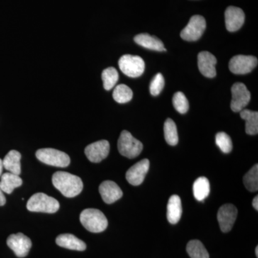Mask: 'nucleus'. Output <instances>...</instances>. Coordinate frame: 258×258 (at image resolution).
I'll use <instances>...</instances> for the list:
<instances>
[{"instance_id": "5701e85b", "label": "nucleus", "mask_w": 258, "mask_h": 258, "mask_svg": "<svg viewBox=\"0 0 258 258\" xmlns=\"http://www.w3.org/2000/svg\"><path fill=\"white\" fill-rule=\"evenodd\" d=\"M210 192V181L205 176L199 177L193 184L194 196L198 201H203Z\"/></svg>"}, {"instance_id": "b1692460", "label": "nucleus", "mask_w": 258, "mask_h": 258, "mask_svg": "<svg viewBox=\"0 0 258 258\" xmlns=\"http://www.w3.org/2000/svg\"><path fill=\"white\" fill-rule=\"evenodd\" d=\"M164 132L166 143L170 146H176L179 142V136L174 120L171 118H167L166 120L164 125Z\"/></svg>"}, {"instance_id": "a878e982", "label": "nucleus", "mask_w": 258, "mask_h": 258, "mask_svg": "<svg viewBox=\"0 0 258 258\" xmlns=\"http://www.w3.org/2000/svg\"><path fill=\"white\" fill-rule=\"evenodd\" d=\"M113 98L117 103H128L133 98V91L126 85L120 84L115 88Z\"/></svg>"}, {"instance_id": "7ed1b4c3", "label": "nucleus", "mask_w": 258, "mask_h": 258, "mask_svg": "<svg viewBox=\"0 0 258 258\" xmlns=\"http://www.w3.org/2000/svg\"><path fill=\"white\" fill-rule=\"evenodd\" d=\"M29 211L55 213L60 208V204L55 198L44 193H37L29 199L27 203Z\"/></svg>"}, {"instance_id": "7c9ffc66", "label": "nucleus", "mask_w": 258, "mask_h": 258, "mask_svg": "<svg viewBox=\"0 0 258 258\" xmlns=\"http://www.w3.org/2000/svg\"><path fill=\"white\" fill-rule=\"evenodd\" d=\"M164 87V79L161 74H157L152 79L150 84V93L152 96H157Z\"/></svg>"}, {"instance_id": "0eeeda50", "label": "nucleus", "mask_w": 258, "mask_h": 258, "mask_svg": "<svg viewBox=\"0 0 258 258\" xmlns=\"http://www.w3.org/2000/svg\"><path fill=\"white\" fill-rule=\"evenodd\" d=\"M206 29V21L201 15H194L189 23L180 33V36L186 41H197L203 36Z\"/></svg>"}, {"instance_id": "9d476101", "label": "nucleus", "mask_w": 258, "mask_h": 258, "mask_svg": "<svg viewBox=\"0 0 258 258\" xmlns=\"http://www.w3.org/2000/svg\"><path fill=\"white\" fill-rule=\"evenodd\" d=\"M7 244L18 257H26L32 247L31 240L23 233L10 235Z\"/></svg>"}, {"instance_id": "aec40b11", "label": "nucleus", "mask_w": 258, "mask_h": 258, "mask_svg": "<svg viewBox=\"0 0 258 258\" xmlns=\"http://www.w3.org/2000/svg\"><path fill=\"white\" fill-rule=\"evenodd\" d=\"M21 154L16 150L10 151L3 160V167L10 173L20 176L21 174Z\"/></svg>"}, {"instance_id": "a211bd4d", "label": "nucleus", "mask_w": 258, "mask_h": 258, "mask_svg": "<svg viewBox=\"0 0 258 258\" xmlns=\"http://www.w3.org/2000/svg\"><path fill=\"white\" fill-rule=\"evenodd\" d=\"M56 243L60 247L73 250L83 251L86 249V243L72 234H62L57 236Z\"/></svg>"}, {"instance_id": "f257e3e1", "label": "nucleus", "mask_w": 258, "mask_h": 258, "mask_svg": "<svg viewBox=\"0 0 258 258\" xmlns=\"http://www.w3.org/2000/svg\"><path fill=\"white\" fill-rule=\"evenodd\" d=\"M54 186L66 198H75L82 191L83 184L79 176L66 171H57L52 175Z\"/></svg>"}, {"instance_id": "4be33fe9", "label": "nucleus", "mask_w": 258, "mask_h": 258, "mask_svg": "<svg viewBox=\"0 0 258 258\" xmlns=\"http://www.w3.org/2000/svg\"><path fill=\"white\" fill-rule=\"evenodd\" d=\"M240 116L245 120V132L249 135H257L258 133V113L257 111L243 109Z\"/></svg>"}, {"instance_id": "dca6fc26", "label": "nucleus", "mask_w": 258, "mask_h": 258, "mask_svg": "<svg viewBox=\"0 0 258 258\" xmlns=\"http://www.w3.org/2000/svg\"><path fill=\"white\" fill-rule=\"evenodd\" d=\"M99 192L103 202L106 204L114 203L123 196V191L114 181H105L99 186Z\"/></svg>"}, {"instance_id": "6ab92c4d", "label": "nucleus", "mask_w": 258, "mask_h": 258, "mask_svg": "<svg viewBox=\"0 0 258 258\" xmlns=\"http://www.w3.org/2000/svg\"><path fill=\"white\" fill-rule=\"evenodd\" d=\"M182 214L181 199L174 195L169 198L167 205V220L172 225L179 222Z\"/></svg>"}, {"instance_id": "f704fd0d", "label": "nucleus", "mask_w": 258, "mask_h": 258, "mask_svg": "<svg viewBox=\"0 0 258 258\" xmlns=\"http://www.w3.org/2000/svg\"><path fill=\"white\" fill-rule=\"evenodd\" d=\"M255 254L256 257H258V246H257L255 248Z\"/></svg>"}, {"instance_id": "f3484780", "label": "nucleus", "mask_w": 258, "mask_h": 258, "mask_svg": "<svg viewBox=\"0 0 258 258\" xmlns=\"http://www.w3.org/2000/svg\"><path fill=\"white\" fill-rule=\"evenodd\" d=\"M134 41L141 46L149 49V50L159 51V52L166 51L164 43L161 42L160 39L155 36H152L148 33L137 35L134 37Z\"/></svg>"}, {"instance_id": "c756f323", "label": "nucleus", "mask_w": 258, "mask_h": 258, "mask_svg": "<svg viewBox=\"0 0 258 258\" xmlns=\"http://www.w3.org/2000/svg\"><path fill=\"white\" fill-rule=\"evenodd\" d=\"M173 105L174 108L181 114H184L189 110V102L182 92H176L173 97Z\"/></svg>"}, {"instance_id": "2f4dec72", "label": "nucleus", "mask_w": 258, "mask_h": 258, "mask_svg": "<svg viewBox=\"0 0 258 258\" xmlns=\"http://www.w3.org/2000/svg\"><path fill=\"white\" fill-rule=\"evenodd\" d=\"M6 203V198H5L3 191L0 189V206H3Z\"/></svg>"}, {"instance_id": "412c9836", "label": "nucleus", "mask_w": 258, "mask_h": 258, "mask_svg": "<svg viewBox=\"0 0 258 258\" xmlns=\"http://www.w3.org/2000/svg\"><path fill=\"white\" fill-rule=\"evenodd\" d=\"M23 184V180L20 176L7 172L2 174L0 181V189L3 192L11 194L15 188L19 187Z\"/></svg>"}, {"instance_id": "6e6552de", "label": "nucleus", "mask_w": 258, "mask_h": 258, "mask_svg": "<svg viewBox=\"0 0 258 258\" xmlns=\"http://www.w3.org/2000/svg\"><path fill=\"white\" fill-rule=\"evenodd\" d=\"M232 91V101L231 109L234 112H240L248 105L250 101L251 94L242 83H236L231 88Z\"/></svg>"}, {"instance_id": "2eb2a0df", "label": "nucleus", "mask_w": 258, "mask_h": 258, "mask_svg": "<svg viewBox=\"0 0 258 258\" xmlns=\"http://www.w3.org/2000/svg\"><path fill=\"white\" fill-rule=\"evenodd\" d=\"M225 25L229 32H235L242 28L244 23V13L242 9L229 7L225 10Z\"/></svg>"}, {"instance_id": "39448f33", "label": "nucleus", "mask_w": 258, "mask_h": 258, "mask_svg": "<svg viewBox=\"0 0 258 258\" xmlns=\"http://www.w3.org/2000/svg\"><path fill=\"white\" fill-rule=\"evenodd\" d=\"M36 157L44 164L56 167H67L71 163V159L67 154L50 148L37 150Z\"/></svg>"}, {"instance_id": "423d86ee", "label": "nucleus", "mask_w": 258, "mask_h": 258, "mask_svg": "<svg viewBox=\"0 0 258 258\" xmlns=\"http://www.w3.org/2000/svg\"><path fill=\"white\" fill-rule=\"evenodd\" d=\"M118 66L123 74L131 78H138L144 74L145 62L137 55H124L118 60Z\"/></svg>"}, {"instance_id": "1a4fd4ad", "label": "nucleus", "mask_w": 258, "mask_h": 258, "mask_svg": "<svg viewBox=\"0 0 258 258\" xmlns=\"http://www.w3.org/2000/svg\"><path fill=\"white\" fill-rule=\"evenodd\" d=\"M257 57L252 55H235L231 59L229 69L232 74L244 75L249 74L257 66Z\"/></svg>"}, {"instance_id": "473e14b6", "label": "nucleus", "mask_w": 258, "mask_h": 258, "mask_svg": "<svg viewBox=\"0 0 258 258\" xmlns=\"http://www.w3.org/2000/svg\"><path fill=\"white\" fill-rule=\"evenodd\" d=\"M252 206L254 210H258V197L256 196L255 198L253 199V201H252Z\"/></svg>"}, {"instance_id": "f03ea898", "label": "nucleus", "mask_w": 258, "mask_h": 258, "mask_svg": "<svg viewBox=\"0 0 258 258\" xmlns=\"http://www.w3.org/2000/svg\"><path fill=\"white\" fill-rule=\"evenodd\" d=\"M81 224L89 232L98 233L108 227V220L104 214L96 209H86L80 216Z\"/></svg>"}, {"instance_id": "c85d7f7f", "label": "nucleus", "mask_w": 258, "mask_h": 258, "mask_svg": "<svg viewBox=\"0 0 258 258\" xmlns=\"http://www.w3.org/2000/svg\"><path fill=\"white\" fill-rule=\"evenodd\" d=\"M217 147L225 154H229L232 150V142L230 136L225 132H219L215 137Z\"/></svg>"}, {"instance_id": "ddd939ff", "label": "nucleus", "mask_w": 258, "mask_h": 258, "mask_svg": "<svg viewBox=\"0 0 258 258\" xmlns=\"http://www.w3.org/2000/svg\"><path fill=\"white\" fill-rule=\"evenodd\" d=\"M149 166H150V162L149 159H147L139 161L138 163L132 166L125 174V178L129 184L134 186L142 184L145 179Z\"/></svg>"}, {"instance_id": "cd10ccee", "label": "nucleus", "mask_w": 258, "mask_h": 258, "mask_svg": "<svg viewBox=\"0 0 258 258\" xmlns=\"http://www.w3.org/2000/svg\"><path fill=\"white\" fill-rule=\"evenodd\" d=\"M244 186L249 191H257L258 189V165L256 164L253 167L250 169L244 175L243 178Z\"/></svg>"}, {"instance_id": "4468645a", "label": "nucleus", "mask_w": 258, "mask_h": 258, "mask_svg": "<svg viewBox=\"0 0 258 258\" xmlns=\"http://www.w3.org/2000/svg\"><path fill=\"white\" fill-rule=\"evenodd\" d=\"M198 60L199 70L204 76L210 79L216 76L217 59L215 55L208 51H203L199 53Z\"/></svg>"}, {"instance_id": "393cba45", "label": "nucleus", "mask_w": 258, "mask_h": 258, "mask_svg": "<svg viewBox=\"0 0 258 258\" xmlns=\"http://www.w3.org/2000/svg\"><path fill=\"white\" fill-rule=\"evenodd\" d=\"M186 252L191 258H210L208 250L198 240H193L188 242Z\"/></svg>"}, {"instance_id": "72a5a7b5", "label": "nucleus", "mask_w": 258, "mask_h": 258, "mask_svg": "<svg viewBox=\"0 0 258 258\" xmlns=\"http://www.w3.org/2000/svg\"><path fill=\"white\" fill-rule=\"evenodd\" d=\"M3 160H2L1 159H0V176H2V174H3Z\"/></svg>"}, {"instance_id": "9b49d317", "label": "nucleus", "mask_w": 258, "mask_h": 258, "mask_svg": "<svg viewBox=\"0 0 258 258\" xmlns=\"http://www.w3.org/2000/svg\"><path fill=\"white\" fill-rule=\"evenodd\" d=\"M237 216V210L235 205L226 204L219 209L217 220L222 232H228L232 230Z\"/></svg>"}, {"instance_id": "20e7f679", "label": "nucleus", "mask_w": 258, "mask_h": 258, "mask_svg": "<svg viewBox=\"0 0 258 258\" xmlns=\"http://www.w3.org/2000/svg\"><path fill=\"white\" fill-rule=\"evenodd\" d=\"M118 149L123 157L134 159L142 153L143 144L134 138L128 131H123L118 139Z\"/></svg>"}, {"instance_id": "f8f14e48", "label": "nucleus", "mask_w": 258, "mask_h": 258, "mask_svg": "<svg viewBox=\"0 0 258 258\" xmlns=\"http://www.w3.org/2000/svg\"><path fill=\"white\" fill-rule=\"evenodd\" d=\"M110 152V144L108 141L101 140L88 145L85 149V154L88 160L99 163L108 157Z\"/></svg>"}, {"instance_id": "bb28decb", "label": "nucleus", "mask_w": 258, "mask_h": 258, "mask_svg": "<svg viewBox=\"0 0 258 258\" xmlns=\"http://www.w3.org/2000/svg\"><path fill=\"white\" fill-rule=\"evenodd\" d=\"M102 80H103V87L106 91H110L118 82V71L113 67L105 69L102 73Z\"/></svg>"}]
</instances>
